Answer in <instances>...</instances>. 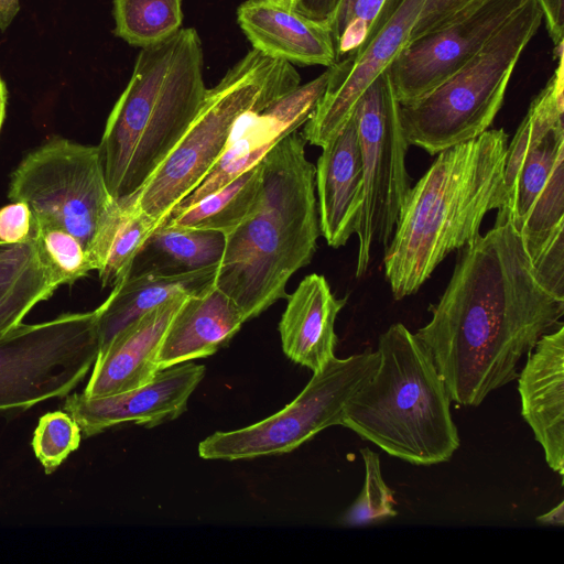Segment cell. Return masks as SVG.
Masks as SVG:
<instances>
[{
	"instance_id": "30bf717a",
	"label": "cell",
	"mask_w": 564,
	"mask_h": 564,
	"mask_svg": "<svg viewBox=\"0 0 564 564\" xmlns=\"http://www.w3.org/2000/svg\"><path fill=\"white\" fill-rule=\"evenodd\" d=\"M378 364L377 350L334 357L313 372L302 392L282 410L243 429L215 432L199 443V456L237 460L292 452L321 431L341 425L348 400Z\"/></svg>"
},
{
	"instance_id": "5bb4252c",
	"label": "cell",
	"mask_w": 564,
	"mask_h": 564,
	"mask_svg": "<svg viewBox=\"0 0 564 564\" xmlns=\"http://www.w3.org/2000/svg\"><path fill=\"white\" fill-rule=\"evenodd\" d=\"M424 2L404 0L373 37L327 67L326 89L302 132L306 142L323 148L339 132L362 94L409 42Z\"/></svg>"
},
{
	"instance_id": "277c9868",
	"label": "cell",
	"mask_w": 564,
	"mask_h": 564,
	"mask_svg": "<svg viewBox=\"0 0 564 564\" xmlns=\"http://www.w3.org/2000/svg\"><path fill=\"white\" fill-rule=\"evenodd\" d=\"M194 28L139 52L98 145L115 199L135 195L185 133L207 90Z\"/></svg>"
},
{
	"instance_id": "cb8c5ba5",
	"label": "cell",
	"mask_w": 564,
	"mask_h": 564,
	"mask_svg": "<svg viewBox=\"0 0 564 564\" xmlns=\"http://www.w3.org/2000/svg\"><path fill=\"white\" fill-rule=\"evenodd\" d=\"M62 285L44 262L35 237L0 245V336L22 323L40 302Z\"/></svg>"
},
{
	"instance_id": "ffe728a7",
	"label": "cell",
	"mask_w": 564,
	"mask_h": 564,
	"mask_svg": "<svg viewBox=\"0 0 564 564\" xmlns=\"http://www.w3.org/2000/svg\"><path fill=\"white\" fill-rule=\"evenodd\" d=\"M315 167L319 230L328 246H345L356 232L362 200V156L352 116L322 148Z\"/></svg>"
},
{
	"instance_id": "60d3db41",
	"label": "cell",
	"mask_w": 564,
	"mask_h": 564,
	"mask_svg": "<svg viewBox=\"0 0 564 564\" xmlns=\"http://www.w3.org/2000/svg\"><path fill=\"white\" fill-rule=\"evenodd\" d=\"M7 101H8V89L6 86V83L0 77V131L1 127L6 117V109H7Z\"/></svg>"
},
{
	"instance_id": "7c38bea8",
	"label": "cell",
	"mask_w": 564,
	"mask_h": 564,
	"mask_svg": "<svg viewBox=\"0 0 564 564\" xmlns=\"http://www.w3.org/2000/svg\"><path fill=\"white\" fill-rule=\"evenodd\" d=\"M529 0H476L446 25L410 40L387 68L400 105L413 102L473 59Z\"/></svg>"
},
{
	"instance_id": "52a82bcc",
	"label": "cell",
	"mask_w": 564,
	"mask_h": 564,
	"mask_svg": "<svg viewBox=\"0 0 564 564\" xmlns=\"http://www.w3.org/2000/svg\"><path fill=\"white\" fill-rule=\"evenodd\" d=\"M542 20L539 1L529 0L455 75L424 97L400 105L409 145L434 155L488 130L514 66Z\"/></svg>"
},
{
	"instance_id": "7bdbcfd3",
	"label": "cell",
	"mask_w": 564,
	"mask_h": 564,
	"mask_svg": "<svg viewBox=\"0 0 564 564\" xmlns=\"http://www.w3.org/2000/svg\"><path fill=\"white\" fill-rule=\"evenodd\" d=\"M0 245H2V243L0 242Z\"/></svg>"
},
{
	"instance_id": "603a6c76",
	"label": "cell",
	"mask_w": 564,
	"mask_h": 564,
	"mask_svg": "<svg viewBox=\"0 0 564 564\" xmlns=\"http://www.w3.org/2000/svg\"><path fill=\"white\" fill-rule=\"evenodd\" d=\"M218 265L186 272L129 274L96 308L99 351L126 326L177 295H192L215 284Z\"/></svg>"
},
{
	"instance_id": "f546056e",
	"label": "cell",
	"mask_w": 564,
	"mask_h": 564,
	"mask_svg": "<svg viewBox=\"0 0 564 564\" xmlns=\"http://www.w3.org/2000/svg\"><path fill=\"white\" fill-rule=\"evenodd\" d=\"M365 464L362 489L341 519L346 525L380 522L398 514L393 491L383 480L380 458L368 447L360 449Z\"/></svg>"
},
{
	"instance_id": "f1b7e54d",
	"label": "cell",
	"mask_w": 564,
	"mask_h": 564,
	"mask_svg": "<svg viewBox=\"0 0 564 564\" xmlns=\"http://www.w3.org/2000/svg\"><path fill=\"white\" fill-rule=\"evenodd\" d=\"M32 232L44 262L62 284L74 283L93 270L85 248L72 234L33 219Z\"/></svg>"
},
{
	"instance_id": "4316f807",
	"label": "cell",
	"mask_w": 564,
	"mask_h": 564,
	"mask_svg": "<svg viewBox=\"0 0 564 564\" xmlns=\"http://www.w3.org/2000/svg\"><path fill=\"white\" fill-rule=\"evenodd\" d=\"M261 161L192 206L169 216L160 226L214 230L225 236L247 218L261 189Z\"/></svg>"
},
{
	"instance_id": "5b68a950",
	"label": "cell",
	"mask_w": 564,
	"mask_h": 564,
	"mask_svg": "<svg viewBox=\"0 0 564 564\" xmlns=\"http://www.w3.org/2000/svg\"><path fill=\"white\" fill-rule=\"evenodd\" d=\"M379 364L348 400L341 425L417 466L447 462L460 445L451 398L426 348L403 324L378 340Z\"/></svg>"
},
{
	"instance_id": "f35d334b",
	"label": "cell",
	"mask_w": 564,
	"mask_h": 564,
	"mask_svg": "<svg viewBox=\"0 0 564 564\" xmlns=\"http://www.w3.org/2000/svg\"><path fill=\"white\" fill-rule=\"evenodd\" d=\"M536 521L542 524L562 527L564 524V501H561L550 511L539 516L536 518Z\"/></svg>"
},
{
	"instance_id": "3957f363",
	"label": "cell",
	"mask_w": 564,
	"mask_h": 564,
	"mask_svg": "<svg viewBox=\"0 0 564 564\" xmlns=\"http://www.w3.org/2000/svg\"><path fill=\"white\" fill-rule=\"evenodd\" d=\"M297 130L261 160V189L252 212L226 235L215 285L251 319L281 299L290 278L307 265L321 234L315 166Z\"/></svg>"
},
{
	"instance_id": "44dd1931",
	"label": "cell",
	"mask_w": 564,
	"mask_h": 564,
	"mask_svg": "<svg viewBox=\"0 0 564 564\" xmlns=\"http://www.w3.org/2000/svg\"><path fill=\"white\" fill-rule=\"evenodd\" d=\"M245 322L238 305L215 284L188 295L163 337L158 354L159 370L215 354Z\"/></svg>"
},
{
	"instance_id": "83f0119b",
	"label": "cell",
	"mask_w": 564,
	"mask_h": 564,
	"mask_svg": "<svg viewBox=\"0 0 564 564\" xmlns=\"http://www.w3.org/2000/svg\"><path fill=\"white\" fill-rule=\"evenodd\" d=\"M113 34L131 46L148 47L183 24L182 0H112Z\"/></svg>"
},
{
	"instance_id": "4dcf8cb0",
	"label": "cell",
	"mask_w": 564,
	"mask_h": 564,
	"mask_svg": "<svg viewBox=\"0 0 564 564\" xmlns=\"http://www.w3.org/2000/svg\"><path fill=\"white\" fill-rule=\"evenodd\" d=\"M82 435L77 422L64 410L47 412L40 417L32 447L46 474L55 471L79 447Z\"/></svg>"
},
{
	"instance_id": "1f68e13d",
	"label": "cell",
	"mask_w": 564,
	"mask_h": 564,
	"mask_svg": "<svg viewBox=\"0 0 564 564\" xmlns=\"http://www.w3.org/2000/svg\"><path fill=\"white\" fill-rule=\"evenodd\" d=\"M388 0H343L329 22L337 57L364 44L380 19Z\"/></svg>"
},
{
	"instance_id": "484cf974",
	"label": "cell",
	"mask_w": 564,
	"mask_h": 564,
	"mask_svg": "<svg viewBox=\"0 0 564 564\" xmlns=\"http://www.w3.org/2000/svg\"><path fill=\"white\" fill-rule=\"evenodd\" d=\"M226 236L214 230L158 226L135 257L129 274L186 272L219 265Z\"/></svg>"
},
{
	"instance_id": "d6a6232c",
	"label": "cell",
	"mask_w": 564,
	"mask_h": 564,
	"mask_svg": "<svg viewBox=\"0 0 564 564\" xmlns=\"http://www.w3.org/2000/svg\"><path fill=\"white\" fill-rule=\"evenodd\" d=\"M540 283L564 300V231L557 234L532 260Z\"/></svg>"
},
{
	"instance_id": "ab89813d",
	"label": "cell",
	"mask_w": 564,
	"mask_h": 564,
	"mask_svg": "<svg viewBox=\"0 0 564 564\" xmlns=\"http://www.w3.org/2000/svg\"><path fill=\"white\" fill-rule=\"evenodd\" d=\"M404 0H388L386 8L378 20L377 24L375 25L369 39L375 36L382 28L383 25L392 18V15L395 13V11L399 9V7L402 4Z\"/></svg>"
},
{
	"instance_id": "836d02e7",
	"label": "cell",
	"mask_w": 564,
	"mask_h": 564,
	"mask_svg": "<svg viewBox=\"0 0 564 564\" xmlns=\"http://www.w3.org/2000/svg\"><path fill=\"white\" fill-rule=\"evenodd\" d=\"M475 1L476 0H425L412 28L410 40L443 28Z\"/></svg>"
},
{
	"instance_id": "9a60e30c",
	"label": "cell",
	"mask_w": 564,
	"mask_h": 564,
	"mask_svg": "<svg viewBox=\"0 0 564 564\" xmlns=\"http://www.w3.org/2000/svg\"><path fill=\"white\" fill-rule=\"evenodd\" d=\"M328 77L327 68L262 110L243 113L236 122L221 156L200 184L178 202L167 217L192 206L258 164L282 139L305 124L326 89Z\"/></svg>"
},
{
	"instance_id": "d6986e66",
	"label": "cell",
	"mask_w": 564,
	"mask_h": 564,
	"mask_svg": "<svg viewBox=\"0 0 564 564\" xmlns=\"http://www.w3.org/2000/svg\"><path fill=\"white\" fill-rule=\"evenodd\" d=\"M188 295H177L149 311L98 352L83 394L106 397L149 382L160 370L158 354L165 332Z\"/></svg>"
},
{
	"instance_id": "2e32d148",
	"label": "cell",
	"mask_w": 564,
	"mask_h": 564,
	"mask_svg": "<svg viewBox=\"0 0 564 564\" xmlns=\"http://www.w3.org/2000/svg\"><path fill=\"white\" fill-rule=\"evenodd\" d=\"M205 372L204 365L186 361L160 370L145 384L121 393L66 395L63 409L77 422L86 437L130 422L153 427L186 411L188 399Z\"/></svg>"
},
{
	"instance_id": "e0dca14e",
	"label": "cell",
	"mask_w": 564,
	"mask_h": 564,
	"mask_svg": "<svg viewBox=\"0 0 564 564\" xmlns=\"http://www.w3.org/2000/svg\"><path fill=\"white\" fill-rule=\"evenodd\" d=\"M521 414L549 467L564 476V325L538 340L518 375Z\"/></svg>"
},
{
	"instance_id": "b9f144b4",
	"label": "cell",
	"mask_w": 564,
	"mask_h": 564,
	"mask_svg": "<svg viewBox=\"0 0 564 564\" xmlns=\"http://www.w3.org/2000/svg\"><path fill=\"white\" fill-rule=\"evenodd\" d=\"M273 1L281 3L283 6L291 7V8H294L295 3H296V0H273Z\"/></svg>"
},
{
	"instance_id": "d590c367",
	"label": "cell",
	"mask_w": 564,
	"mask_h": 564,
	"mask_svg": "<svg viewBox=\"0 0 564 564\" xmlns=\"http://www.w3.org/2000/svg\"><path fill=\"white\" fill-rule=\"evenodd\" d=\"M554 47L564 43V0H538Z\"/></svg>"
},
{
	"instance_id": "7a4b0ae2",
	"label": "cell",
	"mask_w": 564,
	"mask_h": 564,
	"mask_svg": "<svg viewBox=\"0 0 564 564\" xmlns=\"http://www.w3.org/2000/svg\"><path fill=\"white\" fill-rule=\"evenodd\" d=\"M507 147L503 129H488L437 153L410 188L383 260L395 300L415 293L447 254L480 235L485 215L500 206Z\"/></svg>"
},
{
	"instance_id": "e575fe53",
	"label": "cell",
	"mask_w": 564,
	"mask_h": 564,
	"mask_svg": "<svg viewBox=\"0 0 564 564\" xmlns=\"http://www.w3.org/2000/svg\"><path fill=\"white\" fill-rule=\"evenodd\" d=\"M32 228V213L23 202H12L0 208V242L18 243L25 240Z\"/></svg>"
},
{
	"instance_id": "8992f818",
	"label": "cell",
	"mask_w": 564,
	"mask_h": 564,
	"mask_svg": "<svg viewBox=\"0 0 564 564\" xmlns=\"http://www.w3.org/2000/svg\"><path fill=\"white\" fill-rule=\"evenodd\" d=\"M301 85L292 64L250 50L208 88L194 120L151 177L137 204L158 226L221 156L238 119L260 111Z\"/></svg>"
},
{
	"instance_id": "ba28073f",
	"label": "cell",
	"mask_w": 564,
	"mask_h": 564,
	"mask_svg": "<svg viewBox=\"0 0 564 564\" xmlns=\"http://www.w3.org/2000/svg\"><path fill=\"white\" fill-rule=\"evenodd\" d=\"M8 197L25 203L32 219L66 230L89 249L116 199L98 145L53 137L29 152L10 176Z\"/></svg>"
},
{
	"instance_id": "ac0fdd59",
	"label": "cell",
	"mask_w": 564,
	"mask_h": 564,
	"mask_svg": "<svg viewBox=\"0 0 564 564\" xmlns=\"http://www.w3.org/2000/svg\"><path fill=\"white\" fill-rule=\"evenodd\" d=\"M237 22L252 48L292 65L329 67L338 59L326 22L311 19L273 0H246Z\"/></svg>"
},
{
	"instance_id": "8fae6325",
	"label": "cell",
	"mask_w": 564,
	"mask_h": 564,
	"mask_svg": "<svg viewBox=\"0 0 564 564\" xmlns=\"http://www.w3.org/2000/svg\"><path fill=\"white\" fill-rule=\"evenodd\" d=\"M351 116L362 156V200L355 232L356 276L360 278L370 264L373 243H389L411 188L405 164L409 143L388 70L367 88Z\"/></svg>"
},
{
	"instance_id": "8d00e7d4",
	"label": "cell",
	"mask_w": 564,
	"mask_h": 564,
	"mask_svg": "<svg viewBox=\"0 0 564 564\" xmlns=\"http://www.w3.org/2000/svg\"><path fill=\"white\" fill-rule=\"evenodd\" d=\"M343 0H296L294 9L302 14L329 24Z\"/></svg>"
},
{
	"instance_id": "6da1fadb",
	"label": "cell",
	"mask_w": 564,
	"mask_h": 564,
	"mask_svg": "<svg viewBox=\"0 0 564 564\" xmlns=\"http://www.w3.org/2000/svg\"><path fill=\"white\" fill-rule=\"evenodd\" d=\"M564 300L539 281L519 232L495 225L459 253L431 321L415 336L452 401L478 406L518 377V364L562 324Z\"/></svg>"
},
{
	"instance_id": "4fadbf2b",
	"label": "cell",
	"mask_w": 564,
	"mask_h": 564,
	"mask_svg": "<svg viewBox=\"0 0 564 564\" xmlns=\"http://www.w3.org/2000/svg\"><path fill=\"white\" fill-rule=\"evenodd\" d=\"M563 73V62H558L508 143L495 225L510 223L519 232L556 167L564 163Z\"/></svg>"
},
{
	"instance_id": "d4e9b609",
	"label": "cell",
	"mask_w": 564,
	"mask_h": 564,
	"mask_svg": "<svg viewBox=\"0 0 564 564\" xmlns=\"http://www.w3.org/2000/svg\"><path fill=\"white\" fill-rule=\"evenodd\" d=\"M155 228V223L138 206L135 195L116 199L87 250L102 288H113L129 275L135 257Z\"/></svg>"
},
{
	"instance_id": "7402d4cb",
	"label": "cell",
	"mask_w": 564,
	"mask_h": 564,
	"mask_svg": "<svg viewBox=\"0 0 564 564\" xmlns=\"http://www.w3.org/2000/svg\"><path fill=\"white\" fill-rule=\"evenodd\" d=\"M279 332L282 349L293 362L316 372L335 357V322L346 304L337 299L324 275H306L288 295Z\"/></svg>"
},
{
	"instance_id": "74e56055",
	"label": "cell",
	"mask_w": 564,
	"mask_h": 564,
	"mask_svg": "<svg viewBox=\"0 0 564 564\" xmlns=\"http://www.w3.org/2000/svg\"><path fill=\"white\" fill-rule=\"evenodd\" d=\"M20 10V0H0V30L4 31Z\"/></svg>"
},
{
	"instance_id": "9c48e42d",
	"label": "cell",
	"mask_w": 564,
	"mask_h": 564,
	"mask_svg": "<svg viewBox=\"0 0 564 564\" xmlns=\"http://www.w3.org/2000/svg\"><path fill=\"white\" fill-rule=\"evenodd\" d=\"M98 352L96 310L14 326L0 336V412L68 395Z\"/></svg>"
}]
</instances>
